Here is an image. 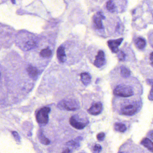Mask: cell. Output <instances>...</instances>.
I'll use <instances>...</instances> for the list:
<instances>
[{
	"instance_id": "obj_1",
	"label": "cell",
	"mask_w": 153,
	"mask_h": 153,
	"mask_svg": "<svg viewBox=\"0 0 153 153\" xmlns=\"http://www.w3.org/2000/svg\"><path fill=\"white\" fill-rule=\"evenodd\" d=\"M58 107L60 109L64 110L76 111L80 108V104L75 99H65L59 103Z\"/></svg>"
},
{
	"instance_id": "obj_2",
	"label": "cell",
	"mask_w": 153,
	"mask_h": 153,
	"mask_svg": "<svg viewBox=\"0 0 153 153\" xmlns=\"http://www.w3.org/2000/svg\"><path fill=\"white\" fill-rule=\"evenodd\" d=\"M113 93L118 96L129 97L133 96L134 92L131 86L126 85H120L114 89Z\"/></svg>"
},
{
	"instance_id": "obj_3",
	"label": "cell",
	"mask_w": 153,
	"mask_h": 153,
	"mask_svg": "<svg viewBox=\"0 0 153 153\" xmlns=\"http://www.w3.org/2000/svg\"><path fill=\"white\" fill-rule=\"evenodd\" d=\"M51 109L47 107H43L38 111L36 114V118L39 124L42 126L47 124L49 121L48 115Z\"/></svg>"
},
{
	"instance_id": "obj_4",
	"label": "cell",
	"mask_w": 153,
	"mask_h": 153,
	"mask_svg": "<svg viewBox=\"0 0 153 153\" xmlns=\"http://www.w3.org/2000/svg\"><path fill=\"white\" fill-rule=\"evenodd\" d=\"M139 103L136 102L127 104L122 108V113L124 115L128 116L134 115L139 110Z\"/></svg>"
},
{
	"instance_id": "obj_5",
	"label": "cell",
	"mask_w": 153,
	"mask_h": 153,
	"mask_svg": "<svg viewBox=\"0 0 153 153\" xmlns=\"http://www.w3.org/2000/svg\"><path fill=\"white\" fill-rule=\"evenodd\" d=\"M70 123L74 128L81 130L85 128L88 124V121L87 120L84 121L78 116H74L70 118Z\"/></svg>"
},
{
	"instance_id": "obj_6",
	"label": "cell",
	"mask_w": 153,
	"mask_h": 153,
	"mask_svg": "<svg viewBox=\"0 0 153 153\" xmlns=\"http://www.w3.org/2000/svg\"><path fill=\"white\" fill-rule=\"evenodd\" d=\"M106 63L105 53L102 50L98 51L97 55L96 56V60L94 61V65L97 68H101Z\"/></svg>"
},
{
	"instance_id": "obj_7",
	"label": "cell",
	"mask_w": 153,
	"mask_h": 153,
	"mask_svg": "<svg viewBox=\"0 0 153 153\" xmlns=\"http://www.w3.org/2000/svg\"><path fill=\"white\" fill-rule=\"evenodd\" d=\"M105 17L101 12H98L94 15L93 18V22L95 27L97 29H102L103 28V20L104 19Z\"/></svg>"
},
{
	"instance_id": "obj_8",
	"label": "cell",
	"mask_w": 153,
	"mask_h": 153,
	"mask_svg": "<svg viewBox=\"0 0 153 153\" xmlns=\"http://www.w3.org/2000/svg\"><path fill=\"white\" fill-rule=\"evenodd\" d=\"M123 40V38H120L117 40H110L108 41V46L111 52L113 53H117L119 51L118 47L121 45Z\"/></svg>"
},
{
	"instance_id": "obj_9",
	"label": "cell",
	"mask_w": 153,
	"mask_h": 153,
	"mask_svg": "<svg viewBox=\"0 0 153 153\" xmlns=\"http://www.w3.org/2000/svg\"><path fill=\"white\" fill-rule=\"evenodd\" d=\"M103 110V105L100 102H97L94 103L88 109V113L92 115H98L101 113Z\"/></svg>"
},
{
	"instance_id": "obj_10",
	"label": "cell",
	"mask_w": 153,
	"mask_h": 153,
	"mask_svg": "<svg viewBox=\"0 0 153 153\" xmlns=\"http://www.w3.org/2000/svg\"><path fill=\"white\" fill-rule=\"evenodd\" d=\"M57 57L59 61L61 63H64L66 60V54H65V48L63 46H60L57 50Z\"/></svg>"
},
{
	"instance_id": "obj_11",
	"label": "cell",
	"mask_w": 153,
	"mask_h": 153,
	"mask_svg": "<svg viewBox=\"0 0 153 153\" xmlns=\"http://www.w3.org/2000/svg\"><path fill=\"white\" fill-rule=\"evenodd\" d=\"M136 47L139 50H143L146 47L147 42L146 40L142 37H138L135 40Z\"/></svg>"
},
{
	"instance_id": "obj_12",
	"label": "cell",
	"mask_w": 153,
	"mask_h": 153,
	"mask_svg": "<svg viewBox=\"0 0 153 153\" xmlns=\"http://www.w3.org/2000/svg\"><path fill=\"white\" fill-rule=\"evenodd\" d=\"M83 138L82 136H78L74 140H71L66 143V145L73 148L77 149L80 147V142L83 140Z\"/></svg>"
},
{
	"instance_id": "obj_13",
	"label": "cell",
	"mask_w": 153,
	"mask_h": 153,
	"mask_svg": "<svg viewBox=\"0 0 153 153\" xmlns=\"http://www.w3.org/2000/svg\"><path fill=\"white\" fill-rule=\"evenodd\" d=\"M27 72L29 76L33 79H36L39 74V71L36 67H34L32 65H29L27 67Z\"/></svg>"
},
{
	"instance_id": "obj_14",
	"label": "cell",
	"mask_w": 153,
	"mask_h": 153,
	"mask_svg": "<svg viewBox=\"0 0 153 153\" xmlns=\"http://www.w3.org/2000/svg\"><path fill=\"white\" fill-rule=\"evenodd\" d=\"M91 77L88 73L84 72L81 74V80L84 85H87L91 82Z\"/></svg>"
},
{
	"instance_id": "obj_15",
	"label": "cell",
	"mask_w": 153,
	"mask_h": 153,
	"mask_svg": "<svg viewBox=\"0 0 153 153\" xmlns=\"http://www.w3.org/2000/svg\"><path fill=\"white\" fill-rule=\"evenodd\" d=\"M38 137L40 142L41 144L45 145H48L50 144V141L45 137V135L43 134L41 131H39L38 132Z\"/></svg>"
},
{
	"instance_id": "obj_16",
	"label": "cell",
	"mask_w": 153,
	"mask_h": 153,
	"mask_svg": "<svg viewBox=\"0 0 153 153\" xmlns=\"http://www.w3.org/2000/svg\"><path fill=\"white\" fill-rule=\"evenodd\" d=\"M120 71H121V75L124 78H129L131 75V71L129 69L125 66H121Z\"/></svg>"
},
{
	"instance_id": "obj_17",
	"label": "cell",
	"mask_w": 153,
	"mask_h": 153,
	"mask_svg": "<svg viewBox=\"0 0 153 153\" xmlns=\"http://www.w3.org/2000/svg\"><path fill=\"white\" fill-rule=\"evenodd\" d=\"M143 146L150 151H153V142L149 138H145L141 142Z\"/></svg>"
},
{
	"instance_id": "obj_18",
	"label": "cell",
	"mask_w": 153,
	"mask_h": 153,
	"mask_svg": "<svg viewBox=\"0 0 153 153\" xmlns=\"http://www.w3.org/2000/svg\"><path fill=\"white\" fill-rule=\"evenodd\" d=\"M114 129L116 131L123 133L126 131L127 128L125 124L121 123H116L114 124Z\"/></svg>"
},
{
	"instance_id": "obj_19",
	"label": "cell",
	"mask_w": 153,
	"mask_h": 153,
	"mask_svg": "<svg viewBox=\"0 0 153 153\" xmlns=\"http://www.w3.org/2000/svg\"><path fill=\"white\" fill-rule=\"evenodd\" d=\"M107 9L111 12H115L116 10V6L113 0H109L106 4Z\"/></svg>"
},
{
	"instance_id": "obj_20",
	"label": "cell",
	"mask_w": 153,
	"mask_h": 153,
	"mask_svg": "<svg viewBox=\"0 0 153 153\" xmlns=\"http://www.w3.org/2000/svg\"><path fill=\"white\" fill-rule=\"evenodd\" d=\"M52 54V52L48 47H47L41 50L40 52V56L45 58L49 57H51Z\"/></svg>"
},
{
	"instance_id": "obj_21",
	"label": "cell",
	"mask_w": 153,
	"mask_h": 153,
	"mask_svg": "<svg viewBox=\"0 0 153 153\" xmlns=\"http://www.w3.org/2000/svg\"><path fill=\"white\" fill-rule=\"evenodd\" d=\"M117 53H118L117 57H118V59L120 61H124V60H125L126 55L123 51H119Z\"/></svg>"
},
{
	"instance_id": "obj_22",
	"label": "cell",
	"mask_w": 153,
	"mask_h": 153,
	"mask_svg": "<svg viewBox=\"0 0 153 153\" xmlns=\"http://www.w3.org/2000/svg\"><path fill=\"white\" fill-rule=\"evenodd\" d=\"M102 147L99 144H97L95 145L93 148V150L96 153H99L102 150Z\"/></svg>"
},
{
	"instance_id": "obj_23",
	"label": "cell",
	"mask_w": 153,
	"mask_h": 153,
	"mask_svg": "<svg viewBox=\"0 0 153 153\" xmlns=\"http://www.w3.org/2000/svg\"><path fill=\"white\" fill-rule=\"evenodd\" d=\"M12 133L14 139L16 140V141L18 142H20V137L19 134L16 131H13Z\"/></svg>"
},
{
	"instance_id": "obj_24",
	"label": "cell",
	"mask_w": 153,
	"mask_h": 153,
	"mask_svg": "<svg viewBox=\"0 0 153 153\" xmlns=\"http://www.w3.org/2000/svg\"><path fill=\"white\" fill-rule=\"evenodd\" d=\"M105 137V134L104 133H100L98 134L97 135V138L99 141H102L104 140Z\"/></svg>"
},
{
	"instance_id": "obj_25",
	"label": "cell",
	"mask_w": 153,
	"mask_h": 153,
	"mask_svg": "<svg viewBox=\"0 0 153 153\" xmlns=\"http://www.w3.org/2000/svg\"><path fill=\"white\" fill-rule=\"evenodd\" d=\"M148 98L149 100L153 101V84L152 85V88H151V90H150Z\"/></svg>"
},
{
	"instance_id": "obj_26",
	"label": "cell",
	"mask_w": 153,
	"mask_h": 153,
	"mask_svg": "<svg viewBox=\"0 0 153 153\" xmlns=\"http://www.w3.org/2000/svg\"><path fill=\"white\" fill-rule=\"evenodd\" d=\"M150 65L153 67V52H151L150 55Z\"/></svg>"
},
{
	"instance_id": "obj_27",
	"label": "cell",
	"mask_w": 153,
	"mask_h": 153,
	"mask_svg": "<svg viewBox=\"0 0 153 153\" xmlns=\"http://www.w3.org/2000/svg\"><path fill=\"white\" fill-rule=\"evenodd\" d=\"M62 153H70V150L69 148H66L63 151Z\"/></svg>"
},
{
	"instance_id": "obj_28",
	"label": "cell",
	"mask_w": 153,
	"mask_h": 153,
	"mask_svg": "<svg viewBox=\"0 0 153 153\" xmlns=\"http://www.w3.org/2000/svg\"><path fill=\"white\" fill-rule=\"evenodd\" d=\"M148 135L151 138L153 139V130H152V131H150V132H149L148 134Z\"/></svg>"
},
{
	"instance_id": "obj_29",
	"label": "cell",
	"mask_w": 153,
	"mask_h": 153,
	"mask_svg": "<svg viewBox=\"0 0 153 153\" xmlns=\"http://www.w3.org/2000/svg\"><path fill=\"white\" fill-rule=\"evenodd\" d=\"M12 1V2L13 3H15V1H14V0H11Z\"/></svg>"
},
{
	"instance_id": "obj_30",
	"label": "cell",
	"mask_w": 153,
	"mask_h": 153,
	"mask_svg": "<svg viewBox=\"0 0 153 153\" xmlns=\"http://www.w3.org/2000/svg\"><path fill=\"white\" fill-rule=\"evenodd\" d=\"M125 153V152H120V153Z\"/></svg>"
},
{
	"instance_id": "obj_31",
	"label": "cell",
	"mask_w": 153,
	"mask_h": 153,
	"mask_svg": "<svg viewBox=\"0 0 153 153\" xmlns=\"http://www.w3.org/2000/svg\"><path fill=\"white\" fill-rule=\"evenodd\" d=\"M85 153V152H80V153Z\"/></svg>"
},
{
	"instance_id": "obj_32",
	"label": "cell",
	"mask_w": 153,
	"mask_h": 153,
	"mask_svg": "<svg viewBox=\"0 0 153 153\" xmlns=\"http://www.w3.org/2000/svg\"><path fill=\"white\" fill-rule=\"evenodd\" d=\"M1 73H0V78H1Z\"/></svg>"
}]
</instances>
